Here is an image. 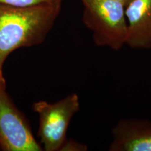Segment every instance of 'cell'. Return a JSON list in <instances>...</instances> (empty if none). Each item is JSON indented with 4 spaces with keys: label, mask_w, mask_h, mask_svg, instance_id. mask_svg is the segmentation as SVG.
<instances>
[{
    "label": "cell",
    "mask_w": 151,
    "mask_h": 151,
    "mask_svg": "<svg viewBox=\"0 0 151 151\" xmlns=\"http://www.w3.org/2000/svg\"><path fill=\"white\" fill-rule=\"evenodd\" d=\"M59 6L14 7L0 4V82L3 66L14 50L42 43L59 15Z\"/></svg>",
    "instance_id": "6da1fadb"
},
{
    "label": "cell",
    "mask_w": 151,
    "mask_h": 151,
    "mask_svg": "<svg viewBox=\"0 0 151 151\" xmlns=\"http://www.w3.org/2000/svg\"><path fill=\"white\" fill-rule=\"evenodd\" d=\"M83 21L92 32L96 46L119 50L127 46L125 6L115 0H81Z\"/></svg>",
    "instance_id": "7a4b0ae2"
},
{
    "label": "cell",
    "mask_w": 151,
    "mask_h": 151,
    "mask_svg": "<svg viewBox=\"0 0 151 151\" xmlns=\"http://www.w3.org/2000/svg\"><path fill=\"white\" fill-rule=\"evenodd\" d=\"M39 115L38 137L46 151H59L67 140V133L73 116L80 109V99L73 93L55 103L39 101L32 105Z\"/></svg>",
    "instance_id": "3957f363"
},
{
    "label": "cell",
    "mask_w": 151,
    "mask_h": 151,
    "mask_svg": "<svg viewBox=\"0 0 151 151\" xmlns=\"http://www.w3.org/2000/svg\"><path fill=\"white\" fill-rule=\"evenodd\" d=\"M0 150L41 151L23 115L6 91V83L0 82Z\"/></svg>",
    "instance_id": "277c9868"
},
{
    "label": "cell",
    "mask_w": 151,
    "mask_h": 151,
    "mask_svg": "<svg viewBox=\"0 0 151 151\" xmlns=\"http://www.w3.org/2000/svg\"><path fill=\"white\" fill-rule=\"evenodd\" d=\"M109 151H151V122L146 119L124 118L111 131Z\"/></svg>",
    "instance_id": "5b68a950"
},
{
    "label": "cell",
    "mask_w": 151,
    "mask_h": 151,
    "mask_svg": "<svg viewBox=\"0 0 151 151\" xmlns=\"http://www.w3.org/2000/svg\"><path fill=\"white\" fill-rule=\"evenodd\" d=\"M127 46L132 49L151 48V0H134L125 7Z\"/></svg>",
    "instance_id": "8992f818"
},
{
    "label": "cell",
    "mask_w": 151,
    "mask_h": 151,
    "mask_svg": "<svg viewBox=\"0 0 151 151\" xmlns=\"http://www.w3.org/2000/svg\"><path fill=\"white\" fill-rule=\"evenodd\" d=\"M63 0H0V4L14 7H32L37 6H59Z\"/></svg>",
    "instance_id": "52a82bcc"
},
{
    "label": "cell",
    "mask_w": 151,
    "mask_h": 151,
    "mask_svg": "<svg viewBox=\"0 0 151 151\" xmlns=\"http://www.w3.org/2000/svg\"><path fill=\"white\" fill-rule=\"evenodd\" d=\"M87 150L88 147L86 145L71 139H67L60 149L61 151H85Z\"/></svg>",
    "instance_id": "ba28073f"
},
{
    "label": "cell",
    "mask_w": 151,
    "mask_h": 151,
    "mask_svg": "<svg viewBox=\"0 0 151 151\" xmlns=\"http://www.w3.org/2000/svg\"><path fill=\"white\" fill-rule=\"evenodd\" d=\"M115 1H119V2H120L121 4H122L124 6H127L130 3L132 2V1H134V0H115Z\"/></svg>",
    "instance_id": "9c48e42d"
}]
</instances>
